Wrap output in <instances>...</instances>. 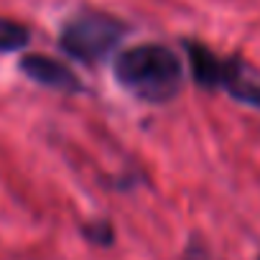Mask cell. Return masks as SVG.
<instances>
[{
    "mask_svg": "<svg viewBox=\"0 0 260 260\" xmlns=\"http://www.w3.org/2000/svg\"><path fill=\"white\" fill-rule=\"evenodd\" d=\"M117 82L138 100L169 102L181 92V59L164 44H138L117 54Z\"/></svg>",
    "mask_w": 260,
    "mask_h": 260,
    "instance_id": "1",
    "label": "cell"
},
{
    "mask_svg": "<svg viewBox=\"0 0 260 260\" xmlns=\"http://www.w3.org/2000/svg\"><path fill=\"white\" fill-rule=\"evenodd\" d=\"M191 77L204 89H224L232 100L260 110V72L240 56H219L202 41H184Z\"/></svg>",
    "mask_w": 260,
    "mask_h": 260,
    "instance_id": "2",
    "label": "cell"
},
{
    "mask_svg": "<svg viewBox=\"0 0 260 260\" xmlns=\"http://www.w3.org/2000/svg\"><path fill=\"white\" fill-rule=\"evenodd\" d=\"M125 34L127 26L120 18L105 11H79L61 26L59 46L72 59L97 64L107 54H112V49L120 44Z\"/></svg>",
    "mask_w": 260,
    "mask_h": 260,
    "instance_id": "3",
    "label": "cell"
},
{
    "mask_svg": "<svg viewBox=\"0 0 260 260\" xmlns=\"http://www.w3.org/2000/svg\"><path fill=\"white\" fill-rule=\"evenodd\" d=\"M21 72L28 79H34L49 89H56V92H79V87H82L77 74L64 61L46 56V54H26L21 59Z\"/></svg>",
    "mask_w": 260,
    "mask_h": 260,
    "instance_id": "4",
    "label": "cell"
},
{
    "mask_svg": "<svg viewBox=\"0 0 260 260\" xmlns=\"http://www.w3.org/2000/svg\"><path fill=\"white\" fill-rule=\"evenodd\" d=\"M28 41H31V31L23 23L0 16V54L18 51V49L28 46Z\"/></svg>",
    "mask_w": 260,
    "mask_h": 260,
    "instance_id": "5",
    "label": "cell"
},
{
    "mask_svg": "<svg viewBox=\"0 0 260 260\" xmlns=\"http://www.w3.org/2000/svg\"><path fill=\"white\" fill-rule=\"evenodd\" d=\"M184 260H209V257H207V250H204L199 242H194V245H189Z\"/></svg>",
    "mask_w": 260,
    "mask_h": 260,
    "instance_id": "6",
    "label": "cell"
},
{
    "mask_svg": "<svg viewBox=\"0 0 260 260\" xmlns=\"http://www.w3.org/2000/svg\"><path fill=\"white\" fill-rule=\"evenodd\" d=\"M257 260H260V255H257Z\"/></svg>",
    "mask_w": 260,
    "mask_h": 260,
    "instance_id": "7",
    "label": "cell"
}]
</instances>
